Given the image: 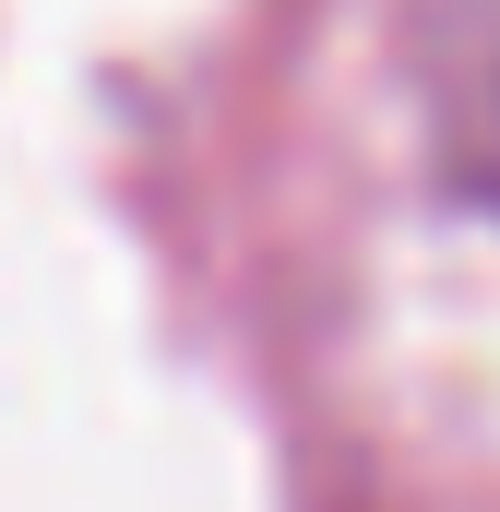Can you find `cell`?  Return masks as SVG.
I'll return each instance as SVG.
<instances>
[{
	"label": "cell",
	"mask_w": 500,
	"mask_h": 512,
	"mask_svg": "<svg viewBox=\"0 0 500 512\" xmlns=\"http://www.w3.org/2000/svg\"><path fill=\"white\" fill-rule=\"evenodd\" d=\"M417 72H429V143H441L453 203L500 215V0H429Z\"/></svg>",
	"instance_id": "obj_1"
}]
</instances>
